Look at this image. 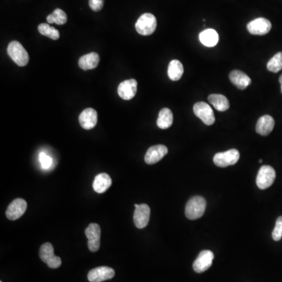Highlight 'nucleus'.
Segmentation results:
<instances>
[{"instance_id":"1","label":"nucleus","mask_w":282,"mask_h":282,"mask_svg":"<svg viewBox=\"0 0 282 282\" xmlns=\"http://www.w3.org/2000/svg\"><path fill=\"white\" fill-rule=\"evenodd\" d=\"M206 201L201 196H195L186 204L185 215L189 220H198L204 215Z\"/></svg>"},{"instance_id":"2","label":"nucleus","mask_w":282,"mask_h":282,"mask_svg":"<svg viewBox=\"0 0 282 282\" xmlns=\"http://www.w3.org/2000/svg\"><path fill=\"white\" fill-rule=\"evenodd\" d=\"M7 53L13 62L18 66L24 67L28 65L29 56L26 49L17 41H13L8 45Z\"/></svg>"},{"instance_id":"3","label":"nucleus","mask_w":282,"mask_h":282,"mask_svg":"<svg viewBox=\"0 0 282 282\" xmlns=\"http://www.w3.org/2000/svg\"><path fill=\"white\" fill-rule=\"evenodd\" d=\"M136 30L141 36L153 34L157 28V20L152 13H144L139 17L135 25Z\"/></svg>"},{"instance_id":"4","label":"nucleus","mask_w":282,"mask_h":282,"mask_svg":"<svg viewBox=\"0 0 282 282\" xmlns=\"http://www.w3.org/2000/svg\"><path fill=\"white\" fill-rule=\"evenodd\" d=\"M40 257L42 262L46 263L48 267L52 269H56L61 267V258L55 256L54 248L50 243L47 242L42 244L40 249Z\"/></svg>"},{"instance_id":"5","label":"nucleus","mask_w":282,"mask_h":282,"mask_svg":"<svg viewBox=\"0 0 282 282\" xmlns=\"http://www.w3.org/2000/svg\"><path fill=\"white\" fill-rule=\"evenodd\" d=\"M240 153L237 149L228 150L225 152L216 154L213 158L215 165L221 168L234 165L239 161Z\"/></svg>"},{"instance_id":"6","label":"nucleus","mask_w":282,"mask_h":282,"mask_svg":"<svg viewBox=\"0 0 282 282\" xmlns=\"http://www.w3.org/2000/svg\"><path fill=\"white\" fill-rule=\"evenodd\" d=\"M276 178V172L273 167L263 165L258 172L256 185L261 190L270 188Z\"/></svg>"},{"instance_id":"7","label":"nucleus","mask_w":282,"mask_h":282,"mask_svg":"<svg viewBox=\"0 0 282 282\" xmlns=\"http://www.w3.org/2000/svg\"><path fill=\"white\" fill-rule=\"evenodd\" d=\"M194 113L201 120L205 125H212L214 124V112L208 104L204 102H198L194 105Z\"/></svg>"},{"instance_id":"8","label":"nucleus","mask_w":282,"mask_h":282,"mask_svg":"<svg viewBox=\"0 0 282 282\" xmlns=\"http://www.w3.org/2000/svg\"><path fill=\"white\" fill-rule=\"evenodd\" d=\"M88 239V247L91 252L98 251L101 247V227L97 224H90L85 231Z\"/></svg>"},{"instance_id":"9","label":"nucleus","mask_w":282,"mask_h":282,"mask_svg":"<svg viewBox=\"0 0 282 282\" xmlns=\"http://www.w3.org/2000/svg\"><path fill=\"white\" fill-rule=\"evenodd\" d=\"M214 254L210 250H203L193 263L194 271L199 274L204 272L210 268Z\"/></svg>"},{"instance_id":"10","label":"nucleus","mask_w":282,"mask_h":282,"mask_svg":"<svg viewBox=\"0 0 282 282\" xmlns=\"http://www.w3.org/2000/svg\"><path fill=\"white\" fill-rule=\"evenodd\" d=\"M271 23L269 20L259 17L253 20L247 25V29L250 34L255 36H264L270 33L271 29Z\"/></svg>"},{"instance_id":"11","label":"nucleus","mask_w":282,"mask_h":282,"mask_svg":"<svg viewBox=\"0 0 282 282\" xmlns=\"http://www.w3.org/2000/svg\"><path fill=\"white\" fill-rule=\"evenodd\" d=\"M27 207L28 204L24 199H17L13 200L6 209V217L10 220H18L27 210Z\"/></svg>"},{"instance_id":"12","label":"nucleus","mask_w":282,"mask_h":282,"mask_svg":"<svg viewBox=\"0 0 282 282\" xmlns=\"http://www.w3.org/2000/svg\"><path fill=\"white\" fill-rule=\"evenodd\" d=\"M116 272L109 267H99L91 270L88 274L89 282H102L113 279Z\"/></svg>"},{"instance_id":"13","label":"nucleus","mask_w":282,"mask_h":282,"mask_svg":"<svg viewBox=\"0 0 282 282\" xmlns=\"http://www.w3.org/2000/svg\"><path fill=\"white\" fill-rule=\"evenodd\" d=\"M151 209L148 204H141L135 208L133 214V222L135 226L139 229H143L148 226L149 223Z\"/></svg>"},{"instance_id":"14","label":"nucleus","mask_w":282,"mask_h":282,"mask_svg":"<svg viewBox=\"0 0 282 282\" xmlns=\"http://www.w3.org/2000/svg\"><path fill=\"white\" fill-rule=\"evenodd\" d=\"M167 154H168V148L165 145L162 144L155 145L148 150L144 160L148 165H154L161 161Z\"/></svg>"},{"instance_id":"15","label":"nucleus","mask_w":282,"mask_h":282,"mask_svg":"<svg viewBox=\"0 0 282 282\" xmlns=\"http://www.w3.org/2000/svg\"><path fill=\"white\" fill-rule=\"evenodd\" d=\"M137 81L136 80H128L122 81L118 87V93L122 100L129 101L136 96Z\"/></svg>"},{"instance_id":"16","label":"nucleus","mask_w":282,"mask_h":282,"mask_svg":"<svg viewBox=\"0 0 282 282\" xmlns=\"http://www.w3.org/2000/svg\"><path fill=\"white\" fill-rule=\"evenodd\" d=\"M80 123L86 130L92 129L97 124V112L93 108H86L80 114Z\"/></svg>"},{"instance_id":"17","label":"nucleus","mask_w":282,"mask_h":282,"mask_svg":"<svg viewBox=\"0 0 282 282\" xmlns=\"http://www.w3.org/2000/svg\"><path fill=\"white\" fill-rule=\"evenodd\" d=\"M231 82L239 89H245L252 82L251 79L245 73L239 70H234L230 73Z\"/></svg>"},{"instance_id":"18","label":"nucleus","mask_w":282,"mask_h":282,"mask_svg":"<svg viewBox=\"0 0 282 282\" xmlns=\"http://www.w3.org/2000/svg\"><path fill=\"white\" fill-rule=\"evenodd\" d=\"M275 120L271 116H263L258 120L256 123V133L261 136H268L275 128Z\"/></svg>"},{"instance_id":"19","label":"nucleus","mask_w":282,"mask_h":282,"mask_svg":"<svg viewBox=\"0 0 282 282\" xmlns=\"http://www.w3.org/2000/svg\"><path fill=\"white\" fill-rule=\"evenodd\" d=\"M112 184V178L107 173H100L95 177L93 188L95 192L98 194H103L110 188Z\"/></svg>"},{"instance_id":"20","label":"nucleus","mask_w":282,"mask_h":282,"mask_svg":"<svg viewBox=\"0 0 282 282\" xmlns=\"http://www.w3.org/2000/svg\"><path fill=\"white\" fill-rule=\"evenodd\" d=\"M100 62V57L97 53H89L85 55L81 56L79 60V66L82 70H92L98 66Z\"/></svg>"},{"instance_id":"21","label":"nucleus","mask_w":282,"mask_h":282,"mask_svg":"<svg viewBox=\"0 0 282 282\" xmlns=\"http://www.w3.org/2000/svg\"><path fill=\"white\" fill-rule=\"evenodd\" d=\"M199 40L207 47H213L219 42V35L214 29H205L199 34Z\"/></svg>"},{"instance_id":"22","label":"nucleus","mask_w":282,"mask_h":282,"mask_svg":"<svg viewBox=\"0 0 282 282\" xmlns=\"http://www.w3.org/2000/svg\"><path fill=\"white\" fill-rule=\"evenodd\" d=\"M173 123V115L169 108H162L159 112L157 120V125L161 129H166Z\"/></svg>"},{"instance_id":"23","label":"nucleus","mask_w":282,"mask_h":282,"mask_svg":"<svg viewBox=\"0 0 282 282\" xmlns=\"http://www.w3.org/2000/svg\"><path fill=\"white\" fill-rule=\"evenodd\" d=\"M208 102L219 112H225L230 108L229 101L222 94H211L208 97Z\"/></svg>"},{"instance_id":"24","label":"nucleus","mask_w":282,"mask_h":282,"mask_svg":"<svg viewBox=\"0 0 282 282\" xmlns=\"http://www.w3.org/2000/svg\"><path fill=\"white\" fill-rule=\"evenodd\" d=\"M184 74V66L178 60H173L169 63L168 76L172 81H178Z\"/></svg>"},{"instance_id":"25","label":"nucleus","mask_w":282,"mask_h":282,"mask_svg":"<svg viewBox=\"0 0 282 282\" xmlns=\"http://www.w3.org/2000/svg\"><path fill=\"white\" fill-rule=\"evenodd\" d=\"M46 21L49 24H57L58 25H63L66 24L68 21L66 13L61 9H56L53 13H50L46 17Z\"/></svg>"},{"instance_id":"26","label":"nucleus","mask_w":282,"mask_h":282,"mask_svg":"<svg viewBox=\"0 0 282 282\" xmlns=\"http://www.w3.org/2000/svg\"><path fill=\"white\" fill-rule=\"evenodd\" d=\"M39 33L42 36L49 37V39L53 40H57L60 38V33L58 30L50 26L48 24H40L38 27Z\"/></svg>"},{"instance_id":"27","label":"nucleus","mask_w":282,"mask_h":282,"mask_svg":"<svg viewBox=\"0 0 282 282\" xmlns=\"http://www.w3.org/2000/svg\"><path fill=\"white\" fill-rule=\"evenodd\" d=\"M267 69L270 72L278 73L282 69V52L276 53L272 58L268 61L267 65Z\"/></svg>"},{"instance_id":"28","label":"nucleus","mask_w":282,"mask_h":282,"mask_svg":"<svg viewBox=\"0 0 282 282\" xmlns=\"http://www.w3.org/2000/svg\"><path fill=\"white\" fill-rule=\"evenodd\" d=\"M272 238L275 242H279L282 239V216L277 219L275 229L272 232Z\"/></svg>"},{"instance_id":"29","label":"nucleus","mask_w":282,"mask_h":282,"mask_svg":"<svg viewBox=\"0 0 282 282\" xmlns=\"http://www.w3.org/2000/svg\"><path fill=\"white\" fill-rule=\"evenodd\" d=\"M40 161L43 169H48L53 165V159L44 152L40 154Z\"/></svg>"},{"instance_id":"30","label":"nucleus","mask_w":282,"mask_h":282,"mask_svg":"<svg viewBox=\"0 0 282 282\" xmlns=\"http://www.w3.org/2000/svg\"><path fill=\"white\" fill-rule=\"evenodd\" d=\"M104 0H89V6L91 10L98 12L102 10Z\"/></svg>"},{"instance_id":"31","label":"nucleus","mask_w":282,"mask_h":282,"mask_svg":"<svg viewBox=\"0 0 282 282\" xmlns=\"http://www.w3.org/2000/svg\"><path fill=\"white\" fill-rule=\"evenodd\" d=\"M279 81H280L281 85H282V87H281V90H282V75L280 76V78H279Z\"/></svg>"},{"instance_id":"32","label":"nucleus","mask_w":282,"mask_h":282,"mask_svg":"<svg viewBox=\"0 0 282 282\" xmlns=\"http://www.w3.org/2000/svg\"><path fill=\"white\" fill-rule=\"evenodd\" d=\"M259 162L260 163L263 162V160H262V159H260V160H259Z\"/></svg>"},{"instance_id":"33","label":"nucleus","mask_w":282,"mask_h":282,"mask_svg":"<svg viewBox=\"0 0 282 282\" xmlns=\"http://www.w3.org/2000/svg\"></svg>"}]
</instances>
